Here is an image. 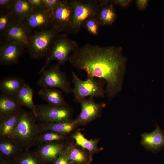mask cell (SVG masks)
Returning <instances> with one entry per match:
<instances>
[{"label": "cell", "mask_w": 164, "mask_h": 164, "mask_svg": "<svg viewBox=\"0 0 164 164\" xmlns=\"http://www.w3.org/2000/svg\"><path fill=\"white\" fill-rule=\"evenodd\" d=\"M122 50L120 46L87 44L73 52L68 61L77 70L84 71L87 78L104 80L105 94L113 97L121 90L125 73L127 59Z\"/></svg>", "instance_id": "1"}, {"label": "cell", "mask_w": 164, "mask_h": 164, "mask_svg": "<svg viewBox=\"0 0 164 164\" xmlns=\"http://www.w3.org/2000/svg\"><path fill=\"white\" fill-rule=\"evenodd\" d=\"M36 121V116L32 111L21 109L12 138L25 150L29 149L36 144L40 133Z\"/></svg>", "instance_id": "2"}, {"label": "cell", "mask_w": 164, "mask_h": 164, "mask_svg": "<svg viewBox=\"0 0 164 164\" xmlns=\"http://www.w3.org/2000/svg\"><path fill=\"white\" fill-rule=\"evenodd\" d=\"M78 48L77 43L69 38L66 34H57L50 45L44 64L38 74H40L45 70L52 60H56L60 65L64 64L68 60L70 53Z\"/></svg>", "instance_id": "3"}, {"label": "cell", "mask_w": 164, "mask_h": 164, "mask_svg": "<svg viewBox=\"0 0 164 164\" xmlns=\"http://www.w3.org/2000/svg\"><path fill=\"white\" fill-rule=\"evenodd\" d=\"M72 81L74 85L72 92L74 98L73 101L79 103L82 99L87 97H104L105 94L104 86L105 81L97 78H87L84 80L80 79L72 71Z\"/></svg>", "instance_id": "4"}, {"label": "cell", "mask_w": 164, "mask_h": 164, "mask_svg": "<svg viewBox=\"0 0 164 164\" xmlns=\"http://www.w3.org/2000/svg\"><path fill=\"white\" fill-rule=\"evenodd\" d=\"M101 0H71L73 13L67 33L76 34L88 18L96 16Z\"/></svg>", "instance_id": "5"}, {"label": "cell", "mask_w": 164, "mask_h": 164, "mask_svg": "<svg viewBox=\"0 0 164 164\" xmlns=\"http://www.w3.org/2000/svg\"><path fill=\"white\" fill-rule=\"evenodd\" d=\"M60 33L53 27L39 30L35 32L32 35L27 48L31 57L36 60L46 57L54 39Z\"/></svg>", "instance_id": "6"}, {"label": "cell", "mask_w": 164, "mask_h": 164, "mask_svg": "<svg viewBox=\"0 0 164 164\" xmlns=\"http://www.w3.org/2000/svg\"><path fill=\"white\" fill-rule=\"evenodd\" d=\"M60 65L57 63L44 70L37 82V85L41 88L58 89L66 94L72 93L70 82L65 73L60 68Z\"/></svg>", "instance_id": "7"}, {"label": "cell", "mask_w": 164, "mask_h": 164, "mask_svg": "<svg viewBox=\"0 0 164 164\" xmlns=\"http://www.w3.org/2000/svg\"><path fill=\"white\" fill-rule=\"evenodd\" d=\"M37 121L42 123H53L71 121L72 111L69 106L55 107L48 104L36 105Z\"/></svg>", "instance_id": "8"}, {"label": "cell", "mask_w": 164, "mask_h": 164, "mask_svg": "<svg viewBox=\"0 0 164 164\" xmlns=\"http://www.w3.org/2000/svg\"><path fill=\"white\" fill-rule=\"evenodd\" d=\"M73 13L71 0H60L51 15L52 27L60 33H67L70 26Z\"/></svg>", "instance_id": "9"}, {"label": "cell", "mask_w": 164, "mask_h": 164, "mask_svg": "<svg viewBox=\"0 0 164 164\" xmlns=\"http://www.w3.org/2000/svg\"><path fill=\"white\" fill-rule=\"evenodd\" d=\"M94 98L90 97L79 101L81 112L74 120L77 125L87 124L101 116L102 110L106 105L103 102L95 103Z\"/></svg>", "instance_id": "10"}, {"label": "cell", "mask_w": 164, "mask_h": 164, "mask_svg": "<svg viewBox=\"0 0 164 164\" xmlns=\"http://www.w3.org/2000/svg\"><path fill=\"white\" fill-rule=\"evenodd\" d=\"M32 34L21 22L15 21L2 36L0 39L12 42L28 48Z\"/></svg>", "instance_id": "11"}, {"label": "cell", "mask_w": 164, "mask_h": 164, "mask_svg": "<svg viewBox=\"0 0 164 164\" xmlns=\"http://www.w3.org/2000/svg\"><path fill=\"white\" fill-rule=\"evenodd\" d=\"M0 64H18L20 57L24 53V47L15 43L0 39Z\"/></svg>", "instance_id": "12"}, {"label": "cell", "mask_w": 164, "mask_h": 164, "mask_svg": "<svg viewBox=\"0 0 164 164\" xmlns=\"http://www.w3.org/2000/svg\"><path fill=\"white\" fill-rule=\"evenodd\" d=\"M152 132L141 134L140 144L145 149L152 153H157L164 149V131L156 124Z\"/></svg>", "instance_id": "13"}, {"label": "cell", "mask_w": 164, "mask_h": 164, "mask_svg": "<svg viewBox=\"0 0 164 164\" xmlns=\"http://www.w3.org/2000/svg\"><path fill=\"white\" fill-rule=\"evenodd\" d=\"M21 23L31 31L52 27L51 15L46 10H34Z\"/></svg>", "instance_id": "14"}, {"label": "cell", "mask_w": 164, "mask_h": 164, "mask_svg": "<svg viewBox=\"0 0 164 164\" xmlns=\"http://www.w3.org/2000/svg\"><path fill=\"white\" fill-rule=\"evenodd\" d=\"M66 144L63 142L44 143L38 145L35 152L45 161H55L63 150Z\"/></svg>", "instance_id": "15"}, {"label": "cell", "mask_w": 164, "mask_h": 164, "mask_svg": "<svg viewBox=\"0 0 164 164\" xmlns=\"http://www.w3.org/2000/svg\"><path fill=\"white\" fill-rule=\"evenodd\" d=\"M38 95L47 104L53 106H69L61 90L55 88L42 87L38 92Z\"/></svg>", "instance_id": "16"}, {"label": "cell", "mask_w": 164, "mask_h": 164, "mask_svg": "<svg viewBox=\"0 0 164 164\" xmlns=\"http://www.w3.org/2000/svg\"><path fill=\"white\" fill-rule=\"evenodd\" d=\"M96 17L100 26H110L114 23L117 15L111 1H101Z\"/></svg>", "instance_id": "17"}, {"label": "cell", "mask_w": 164, "mask_h": 164, "mask_svg": "<svg viewBox=\"0 0 164 164\" xmlns=\"http://www.w3.org/2000/svg\"><path fill=\"white\" fill-rule=\"evenodd\" d=\"M77 125L75 120L53 123H37L40 133L46 131H52L66 135L71 132Z\"/></svg>", "instance_id": "18"}, {"label": "cell", "mask_w": 164, "mask_h": 164, "mask_svg": "<svg viewBox=\"0 0 164 164\" xmlns=\"http://www.w3.org/2000/svg\"><path fill=\"white\" fill-rule=\"evenodd\" d=\"M22 79L17 77L10 76L4 78L0 82L1 93L15 98L22 87L25 83Z\"/></svg>", "instance_id": "19"}, {"label": "cell", "mask_w": 164, "mask_h": 164, "mask_svg": "<svg viewBox=\"0 0 164 164\" xmlns=\"http://www.w3.org/2000/svg\"><path fill=\"white\" fill-rule=\"evenodd\" d=\"M25 150L12 138H0V152L2 155L7 158H16Z\"/></svg>", "instance_id": "20"}, {"label": "cell", "mask_w": 164, "mask_h": 164, "mask_svg": "<svg viewBox=\"0 0 164 164\" xmlns=\"http://www.w3.org/2000/svg\"><path fill=\"white\" fill-rule=\"evenodd\" d=\"M21 110L5 116L0 117V138H12L19 119Z\"/></svg>", "instance_id": "21"}, {"label": "cell", "mask_w": 164, "mask_h": 164, "mask_svg": "<svg viewBox=\"0 0 164 164\" xmlns=\"http://www.w3.org/2000/svg\"><path fill=\"white\" fill-rule=\"evenodd\" d=\"M33 91L29 85L25 83L15 98L22 106L30 109L36 115V105L33 102Z\"/></svg>", "instance_id": "22"}, {"label": "cell", "mask_w": 164, "mask_h": 164, "mask_svg": "<svg viewBox=\"0 0 164 164\" xmlns=\"http://www.w3.org/2000/svg\"><path fill=\"white\" fill-rule=\"evenodd\" d=\"M33 10L28 0H15L10 13L16 21L21 22Z\"/></svg>", "instance_id": "23"}, {"label": "cell", "mask_w": 164, "mask_h": 164, "mask_svg": "<svg viewBox=\"0 0 164 164\" xmlns=\"http://www.w3.org/2000/svg\"><path fill=\"white\" fill-rule=\"evenodd\" d=\"M22 106L15 98L1 93L0 95V117L20 111Z\"/></svg>", "instance_id": "24"}, {"label": "cell", "mask_w": 164, "mask_h": 164, "mask_svg": "<svg viewBox=\"0 0 164 164\" xmlns=\"http://www.w3.org/2000/svg\"><path fill=\"white\" fill-rule=\"evenodd\" d=\"M63 152L71 161L81 163L86 160V155L84 150L71 143H66Z\"/></svg>", "instance_id": "25"}, {"label": "cell", "mask_w": 164, "mask_h": 164, "mask_svg": "<svg viewBox=\"0 0 164 164\" xmlns=\"http://www.w3.org/2000/svg\"><path fill=\"white\" fill-rule=\"evenodd\" d=\"M76 144L84 149L93 152L98 151L97 139L88 140L86 139L80 132H76L73 135Z\"/></svg>", "instance_id": "26"}, {"label": "cell", "mask_w": 164, "mask_h": 164, "mask_svg": "<svg viewBox=\"0 0 164 164\" xmlns=\"http://www.w3.org/2000/svg\"><path fill=\"white\" fill-rule=\"evenodd\" d=\"M66 135L52 131L40 133L37 138L36 144L38 145L44 143L56 142H63Z\"/></svg>", "instance_id": "27"}, {"label": "cell", "mask_w": 164, "mask_h": 164, "mask_svg": "<svg viewBox=\"0 0 164 164\" xmlns=\"http://www.w3.org/2000/svg\"><path fill=\"white\" fill-rule=\"evenodd\" d=\"M17 157L19 158L18 164H40L39 157L35 152H31L29 149L25 150Z\"/></svg>", "instance_id": "28"}, {"label": "cell", "mask_w": 164, "mask_h": 164, "mask_svg": "<svg viewBox=\"0 0 164 164\" xmlns=\"http://www.w3.org/2000/svg\"><path fill=\"white\" fill-rule=\"evenodd\" d=\"M16 21L10 12H0V35L1 36Z\"/></svg>", "instance_id": "29"}, {"label": "cell", "mask_w": 164, "mask_h": 164, "mask_svg": "<svg viewBox=\"0 0 164 164\" xmlns=\"http://www.w3.org/2000/svg\"><path fill=\"white\" fill-rule=\"evenodd\" d=\"M100 25L96 16L90 17L84 22L83 27L91 34L94 36L97 35L99 31Z\"/></svg>", "instance_id": "30"}, {"label": "cell", "mask_w": 164, "mask_h": 164, "mask_svg": "<svg viewBox=\"0 0 164 164\" xmlns=\"http://www.w3.org/2000/svg\"><path fill=\"white\" fill-rule=\"evenodd\" d=\"M60 1V0H43L46 9L50 14L51 16Z\"/></svg>", "instance_id": "31"}, {"label": "cell", "mask_w": 164, "mask_h": 164, "mask_svg": "<svg viewBox=\"0 0 164 164\" xmlns=\"http://www.w3.org/2000/svg\"><path fill=\"white\" fill-rule=\"evenodd\" d=\"M15 0H0V12H10Z\"/></svg>", "instance_id": "32"}, {"label": "cell", "mask_w": 164, "mask_h": 164, "mask_svg": "<svg viewBox=\"0 0 164 164\" xmlns=\"http://www.w3.org/2000/svg\"><path fill=\"white\" fill-rule=\"evenodd\" d=\"M54 164H71V161L63 151L55 160Z\"/></svg>", "instance_id": "33"}, {"label": "cell", "mask_w": 164, "mask_h": 164, "mask_svg": "<svg viewBox=\"0 0 164 164\" xmlns=\"http://www.w3.org/2000/svg\"><path fill=\"white\" fill-rule=\"evenodd\" d=\"M34 10H46L43 0H28Z\"/></svg>", "instance_id": "34"}, {"label": "cell", "mask_w": 164, "mask_h": 164, "mask_svg": "<svg viewBox=\"0 0 164 164\" xmlns=\"http://www.w3.org/2000/svg\"><path fill=\"white\" fill-rule=\"evenodd\" d=\"M111 1L113 4L123 7L128 6L132 2V1L129 0H115Z\"/></svg>", "instance_id": "35"}, {"label": "cell", "mask_w": 164, "mask_h": 164, "mask_svg": "<svg viewBox=\"0 0 164 164\" xmlns=\"http://www.w3.org/2000/svg\"><path fill=\"white\" fill-rule=\"evenodd\" d=\"M149 2L148 0H137L135 2L138 9L140 10H143L148 5Z\"/></svg>", "instance_id": "36"}, {"label": "cell", "mask_w": 164, "mask_h": 164, "mask_svg": "<svg viewBox=\"0 0 164 164\" xmlns=\"http://www.w3.org/2000/svg\"></svg>", "instance_id": "37"}]
</instances>
